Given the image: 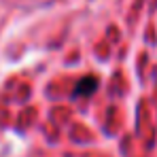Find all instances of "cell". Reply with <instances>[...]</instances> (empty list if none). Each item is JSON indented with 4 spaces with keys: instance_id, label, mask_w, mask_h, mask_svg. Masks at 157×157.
<instances>
[{
    "instance_id": "obj_1",
    "label": "cell",
    "mask_w": 157,
    "mask_h": 157,
    "mask_svg": "<svg viewBox=\"0 0 157 157\" xmlns=\"http://www.w3.org/2000/svg\"><path fill=\"white\" fill-rule=\"evenodd\" d=\"M96 89H98V77L87 75V77L78 78V83L75 85V91H72V98H87V96H94Z\"/></svg>"
}]
</instances>
